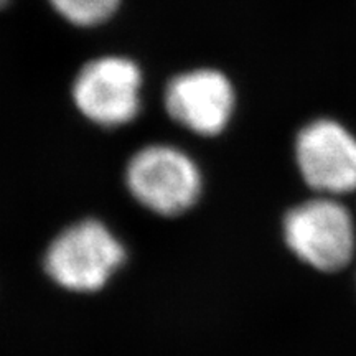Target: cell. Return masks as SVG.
Listing matches in <instances>:
<instances>
[{"mask_svg": "<svg viewBox=\"0 0 356 356\" xmlns=\"http://www.w3.org/2000/svg\"><path fill=\"white\" fill-rule=\"evenodd\" d=\"M132 198L160 216H177L202 197L203 175L197 160L175 144H147L129 159L124 172Z\"/></svg>", "mask_w": 356, "mask_h": 356, "instance_id": "6da1fadb", "label": "cell"}, {"mask_svg": "<svg viewBox=\"0 0 356 356\" xmlns=\"http://www.w3.org/2000/svg\"><path fill=\"white\" fill-rule=\"evenodd\" d=\"M144 73L124 55H101L84 63L71 84V99L86 121L102 129L129 126L142 111Z\"/></svg>", "mask_w": 356, "mask_h": 356, "instance_id": "7a4b0ae2", "label": "cell"}, {"mask_svg": "<svg viewBox=\"0 0 356 356\" xmlns=\"http://www.w3.org/2000/svg\"><path fill=\"white\" fill-rule=\"evenodd\" d=\"M126 259V249L104 222L83 220L61 231L44 256V269L61 287L95 292Z\"/></svg>", "mask_w": 356, "mask_h": 356, "instance_id": "3957f363", "label": "cell"}, {"mask_svg": "<svg viewBox=\"0 0 356 356\" xmlns=\"http://www.w3.org/2000/svg\"><path fill=\"white\" fill-rule=\"evenodd\" d=\"M284 238L300 261L323 273L343 269L355 254L353 216L333 197L320 195L289 210Z\"/></svg>", "mask_w": 356, "mask_h": 356, "instance_id": "277c9868", "label": "cell"}, {"mask_svg": "<svg viewBox=\"0 0 356 356\" xmlns=\"http://www.w3.org/2000/svg\"><path fill=\"white\" fill-rule=\"evenodd\" d=\"M236 88L225 71L210 66L181 71L163 89V108L181 129L198 137L221 136L236 113Z\"/></svg>", "mask_w": 356, "mask_h": 356, "instance_id": "5b68a950", "label": "cell"}, {"mask_svg": "<svg viewBox=\"0 0 356 356\" xmlns=\"http://www.w3.org/2000/svg\"><path fill=\"white\" fill-rule=\"evenodd\" d=\"M293 155L302 178L323 197L356 191V136L335 119H315L297 132Z\"/></svg>", "mask_w": 356, "mask_h": 356, "instance_id": "8992f818", "label": "cell"}, {"mask_svg": "<svg viewBox=\"0 0 356 356\" xmlns=\"http://www.w3.org/2000/svg\"><path fill=\"white\" fill-rule=\"evenodd\" d=\"M58 17L78 29H96L113 19L122 0H48Z\"/></svg>", "mask_w": 356, "mask_h": 356, "instance_id": "52a82bcc", "label": "cell"}, {"mask_svg": "<svg viewBox=\"0 0 356 356\" xmlns=\"http://www.w3.org/2000/svg\"><path fill=\"white\" fill-rule=\"evenodd\" d=\"M8 2H10V0H0V8H3V7H6Z\"/></svg>", "mask_w": 356, "mask_h": 356, "instance_id": "ba28073f", "label": "cell"}]
</instances>
